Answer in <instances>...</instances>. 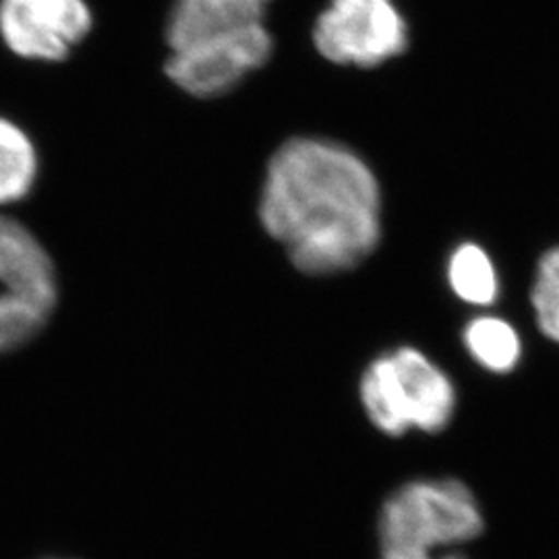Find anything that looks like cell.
<instances>
[{"label": "cell", "instance_id": "obj_11", "mask_svg": "<svg viewBox=\"0 0 559 559\" xmlns=\"http://www.w3.org/2000/svg\"><path fill=\"white\" fill-rule=\"evenodd\" d=\"M448 282L459 299L471 305H493L500 295V280L491 258L479 245H460L448 261Z\"/></svg>", "mask_w": 559, "mask_h": 559}, {"label": "cell", "instance_id": "obj_5", "mask_svg": "<svg viewBox=\"0 0 559 559\" xmlns=\"http://www.w3.org/2000/svg\"><path fill=\"white\" fill-rule=\"evenodd\" d=\"M272 50L274 40L263 23L175 50L166 62V73L187 94L214 98L230 92L249 73L261 69Z\"/></svg>", "mask_w": 559, "mask_h": 559}, {"label": "cell", "instance_id": "obj_9", "mask_svg": "<svg viewBox=\"0 0 559 559\" xmlns=\"http://www.w3.org/2000/svg\"><path fill=\"white\" fill-rule=\"evenodd\" d=\"M38 175L32 140L11 120L0 119V205L23 200Z\"/></svg>", "mask_w": 559, "mask_h": 559}, {"label": "cell", "instance_id": "obj_1", "mask_svg": "<svg viewBox=\"0 0 559 559\" xmlns=\"http://www.w3.org/2000/svg\"><path fill=\"white\" fill-rule=\"evenodd\" d=\"M260 218L302 274H340L380 242V182L353 150L295 138L267 164Z\"/></svg>", "mask_w": 559, "mask_h": 559}, {"label": "cell", "instance_id": "obj_12", "mask_svg": "<svg viewBox=\"0 0 559 559\" xmlns=\"http://www.w3.org/2000/svg\"><path fill=\"white\" fill-rule=\"evenodd\" d=\"M50 316V309L0 290V353L32 338Z\"/></svg>", "mask_w": 559, "mask_h": 559}, {"label": "cell", "instance_id": "obj_6", "mask_svg": "<svg viewBox=\"0 0 559 559\" xmlns=\"http://www.w3.org/2000/svg\"><path fill=\"white\" fill-rule=\"evenodd\" d=\"M90 27L85 0H0V36L23 59H67Z\"/></svg>", "mask_w": 559, "mask_h": 559}, {"label": "cell", "instance_id": "obj_2", "mask_svg": "<svg viewBox=\"0 0 559 559\" xmlns=\"http://www.w3.org/2000/svg\"><path fill=\"white\" fill-rule=\"evenodd\" d=\"M360 402L369 420L392 438L406 431L438 433L454 417L456 390L433 360L413 346H400L367 367Z\"/></svg>", "mask_w": 559, "mask_h": 559}, {"label": "cell", "instance_id": "obj_7", "mask_svg": "<svg viewBox=\"0 0 559 559\" xmlns=\"http://www.w3.org/2000/svg\"><path fill=\"white\" fill-rule=\"evenodd\" d=\"M0 290L50 309L57 300V278L48 253L17 221L0 214Z\"/></svg>", "mask_w": 559, "mask_h": 559}, {"label": "cell", "instance_id": "obj_10", "mask_svg": "<svg viewBox=\"0 0 559 559\" xmlns=\"http://www.w3.org/2000/svg\"><path fill=\"white\" fill-rule=\"evenodd\" d=\"M464 346L491 373H510L522 355V342L514 325L491 316L477 318L464 328Z\"/></svg>", "mask_w": 559, "mask_h": 559}, {"label": "cell", "instance_id": "obj_14", "mask_svg": "<svg viewBox=\"0 0 559 559\" xmlns=\"http://www.w3.org/2000/svg\"><path fill=\"white\" fill-rule=\"evenodd\" d=\"M381 559H468L460 554H429L411 549H381Z\"/></svg>", "mask_w": 559, "mask_h": 559}, {"label": "cell", "instance_id": "obj_8", "mask_svg": "<svg viewBox=\"0 0 559 559\" xmlns=\"http://www.w3.org/2000/svg\"><path fill=\"white\" fill-rule=\"evenodd\" d=\"M272 0H175L166 25L170 50L263 25Z\"/></svg>", "mask_w": 559, "mask_h": 559}, {"label": "cell", "instance_id": "obj_3", "mask_svg": "<svg viewBox=\"0 0 559 559\" xmlns=\"http://www.w3.org/2000/svg\"><path fill=\"white\" fill-rule=\"evenodd\" d=\"M483 526L479 501L462 480H411L381 508V549L436 554L477 539Z\"/></svg>", "mask_w": 559, "mask_h": 559}, {"label": "cell", "instance_id": "obj_13", "mask_svg": "<svg viewBox=\"0 0 559 559\" xmlns=\"http://www.w3.org/2000/svg\"><path fill=\"white\" fill-rule=\"evenodd\" d=\"M531 302L535 307L540 332L559 344V247H554L540 258Z\"/></svg>", "mask_w": 559, "mask_h": 559}, {"label": "cell", "instance_id": "obj_4", "mask_svg": "<svg viewBox=\"0 0 559 559\" xmlns=\"http://www.w3.org/2000/svg\"><path fill=\"white\" fill-rule=\"evenodd\" d=\"M313 41L330 62L369 69L406 50L408 27L394 0H330Z\"/></svg>", "mask_w": 559, "mask_h": 559}]
</instances>
